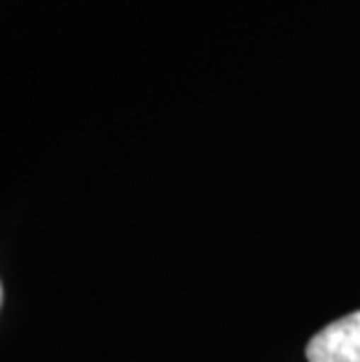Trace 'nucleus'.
<instances>
[{
	"mask_svg": "<svg viewBox=\"0 0 360 362\" xmlns=\"http://www.w3.org/2000/svg\"><path fill=\"white\" fill-rule=\"evenodd\" d=\"M309 362H360V311L330 322L306 346Z\"/></svg>",
	"mask_w": 360,
	"mask_h": 362,
	"instance_id": "nucleus-1",
	"label": "nucleus"
},
{
	"mask_svg": "<svg viewBox=\"0 0 360 362\" xmlns=\"http://www.w3.org/2000/svg\"><path fill=\"white\" fill-rule=\"evenodd\" d=\"M0 306H3V285H0Z\"/></svg>",
	"mask_w": 360,
	"mask_h": 362,
	"instance_id": "nucleus-2",
	"label": "nucleus"
}]
</instances>
